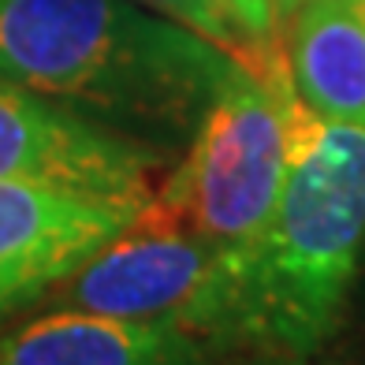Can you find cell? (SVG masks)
<instances>
[{
    "mask_svg": "<svg viewBox=\"0 0 365 365\" xmlns=\"http://www.w3.org/2000/svg\"><path fill=\"white\" fill-rule=\"evenodd\" d=\"M239 71L224 48L130 0L0 4V78L149 145L190 142Z\"/></svg>",
    "mask_w": 365,
    "mask_h": 365,
    "instance_id": "6da1fadb",
    "label": "cell"
},
{
    "mask_svg": "<svg viewBox=\"0 0 365 365\" xmlns=\"http://www.w3.org/2000/svg\"><path fill=\"white\" fill-rule=\"evenodd\" d=\"M365 246V127L324 123L272 217L231 246L217 339L309 354L336 331Z\"/></svg>",
    "mask_w": 365,
    "mask_h": 365,
    "instance_id": "7a4b0ae2",
    "label": "cell"
},
{
    "mask_svg": "<svg viewBox=\"0 0 365 365\" xmlns=\"http://www.w3.org/2000/svg\"><path fill=\"white\" fill-rule=\"evenodd\" d=\"M291 71L261 82L239 71L202 115L182 164L138 209L135 224L190 231L224 246L250 242L279 202L291 168Z\"/></svg>",
    "mask_w": 365,
    "mask_h": 365,
    "instance_id": "3957f363",
    "label": "cell"
},
{
    "mask_svg": "<svg viewBox=\"0 0 365 365\" xmlns=\"http://www.w3.org/2000/svg\"><path fill=\"white\" fill-rule=\"evenodd\" d=\"M231 246L190 231L142 227L130 220L45 298L56 309L179 328L194 339H217Z\"/></svg>",
    "mask_w": 365,
    "mask_h": 365,
    "instance_id": "277c9868",
    "label": "cell"
},
{
    "mask_svg": "<svg viewBox=\"0 0 365 365\" xmlns=\"http://www.w3.org/2000/svg\"><path fill=\"white\" fill-rule=\"evenodd\" d=\"M157 145L0 78V179L142 209L157 190Z\"/></svg>",
    "mask_w": 365,
    "mask_h": 365,
    "instance_id": "5b68a950",
    "label": "cell"
},
{
    "mask_svg": "<svg viewBox=\"0 0 365 365\" xmlns=\"http://www.w3.org/2000/svg\"><path fill=\"white\" fill-rule=\"evenodd\" d=\"M135 217L123 202L0 179V317L45 298Z\"/></svg>",
    "mask_w": 365,
    "mask_h": 365,
    "instance_id": "8992f818",
    "label": "cell"
},
{
    "mask_svg": "<svg viewBox=\"0 0 365 365\" xmlns=\"http://www.w3.org/2000/svg\"><path fill=\"white\" fill-rule=\"evenodd\" d=\"M0 365H202V346L179 328L56 309L0 339Z\"/></svg>",
    "mask_w": 365,
    "mask_h": 365,
    "instance_id": "52a82bcc",
    "label": "cell"
},
{
    "mask_svg": "<svg viewBox=\"0 0 365 365\" xmlns=\"http://www.w3.org/2000/svg\"><path fill=\"white\" fill-rule=\"evenodd\" d=\"M287 26L298 97L331 123L365 127V11L358 0H306Z\"/></svg>",
    "mask_w": 365,
    "mask_h": 365,
    "instance_id": "ba28073f",
    "label": "cell"
},
{
    "mask_svg": "<svg viewBox=\"0 0 365 365\" xmlns=\"http://www.w3.org/2000/svg\"><path fill=\"white\" fill-rule=\"evenodd\" d=\"M142 4L157 8L164 19H172L179 26L194 30V34H202L205 41L224 48L235 63H242L246 71L257 68L254 48H250V41L242 38V30L235 26V19L227 15L224 0H142Z\"/></svg>",
    "mask_w": 365,
    "mask_h": 365,
    "instance_id": "9c48e42d",
    "label": "cell"
},
{
    "mask_svg": "<svg viewBox=\"0 0 365 365\" xmlns=\"http://www.w3.org/2000/svg\"><path fill=\"white\" fill-rule=\"evenodd\" d=\"M227 15L235 19V26L242 30V38L250 41L257 68L250 71L254 78H272L276 71L287 68V56L279 48V19H276V0H224Z\"/></svg>",
    "mask_w": 365,
    "mask_h": 365,
    "instance_id": "30bf717a",
    "label": "cell"
},
{
    "mask_svg": "<svg viewBox=\"0 0 365 365\" xmlns=\"http://www.w3.org/2000/svg\"><path fill=\"white\" fill-rule=\"evenodd\" d=\"M302 4H306V0H276V19H279V23H287Z\"/></svg>",
    "mask_w": 365,
    "mask_h": 365,
    "instance_id": "8fae6325",
    "label": "cell"
},
{
    "mask_svg": "<svg viewBox=\"0 0 365 365\" xmlns=\"http://www.w3.org/2000/svg\"><path fill=\"white\" fill-rule=\"evenodd\" d=\"M358 4H361V11H365V0H358Z\"/></svg>",
    "mask_w": 365,
    "mask_h": 365,
    "instance_id": "7c38bea8",
    "label": "cell"
},
{
    "mask_svg": "<svg viewBox=\"0 0 365 365\" xmlns=\"http://www.w3.org/2000/svg\"><path fill=\"white\" fill-rule=\"evenodd\" d=\"M0 4H4V0H0Z\"/></svg>",
    "mask_w": 365,
    "mask_h": 365,
    "instance_id": "4fadbf2b",
    "label": "cell"
}]
</instances>
